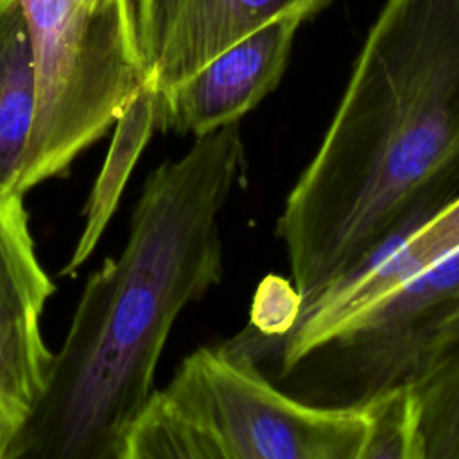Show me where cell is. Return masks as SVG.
Listing matches in <instances>:
<instances>
[{"mask_svg": "<svg viewBox=\"0 0 459 459\" xmlns=\"http://www.w3.org/2000/svg\"><path fill=\"white\" fill-rule=\"evenodd\" d=\"M22 2L36 74V117L18 183L25 194L65 176L115 126L145 84V70L131 0L93 7L74 0Z\"/></svg>", "mask_w": 459, "mask_h": 459, "instance_id": "cell-4", "label": "cell"}, {"mask_svg": "<svg viewBox=\"0 0 459 459\" xmlns=\"http://www.w3.org/2000/svg\"><path fill=\"white\" fill-rule=\"evenodd\" d=\"M301 296L294 283L281 276H265L253 296L249 328L262 337L280 339L287 335L301 314Z\"/></svg>", "mask_w": 459, "mask_h": 459, "instance_id": "cell-14", "label": "cell"}, {"mask_svg": "<svg viewBox=\"0 0 459 459\" xmlns=\"http://www.w3.org/2000/svg\"><path fill=\"white\" fill-rule=\"evenodd\" d=\"M459 199V0H387L276 222L301 308Z\"/></svg>", "mask_w": 459, "mask_h": 459, "instance_id": "cell-1", "label": "cell"}, {"mask_svg": "<svg viewBox=\"0 0 459 459\" xmlns=\"http://www.w3.org/2000/svg\"><path fill=\"white\" fill-rule=\"evenodd\" d=\"M362 411L368 436L360 459H425L421 407L409 384L385 391Z\"/></svg>", "mask_w": 459, "mask_h": 459, "instance_id": "cell-13", "label": "cell"}, {"mask_svg": "<svg viewBox=\"0 0 459 459\" xmlns=\"http://www.w3.org/2000/svg\"><path fill=\"white\" fill-rule=\"evenodd\" d=\"M242 176L238 122L152 170L122 253L84 283L9 459H122L174 321L222 278L219 212Z\"/></svg>", "mask_w": 459, "mask_h": 459, "instance_id": "cell-2", "label": "cell"}, {"mask_svg": "<svg viewBox=\"0 0 459 459\" xmlns=\"http://www.w3.org/2000/svg\"><path fill=\"white\" fill-rule=\"evenodd\" d=\"M36 117V74L22 0H0V194L18 192Z\"/></svg>", "mask_w": 459, "mask_h": 459, "instance_id": "cell-10", "label": "cell"}, {"mask_svg": "<svg viewBox=\"0 0 459 459\" xmlns=\"http://www.w3.org/2000/svg\"><path fill=\"white\" fill-rule=\"evenodd\" d=\"M411 387L427 445L441 457L459 459V298L425 339Z\"/></svg>", "mask_w": 459, "mask_h": 459, "instance_id": "cell-12", "label": "cell"}, {"mask_svg": "<svg viewBox=\"0 0 459 459\" xmlns=\"http://www.w3.org/2000/svg\"><path fill=\"white\" fill-rule=\"evenodd\" d=\"M29 409L0 394V459H9L11 448L18 439Z\"/></svg>", "mask_w": 459, "mask_h": 459, "instance_id": "cell-15", "label": "cell"}, {"mask_svg": "<svg viewBox=\"0 0 459 459\" xmlns=\"http://www.w3.org/2000/svg\"><path fill=\"white\" fill-rule=\"evenodd\" d=\"M330 0H134L145 82L161 93L195 74L262 25L289 14L308 18Z\"/></svg>", "mask_w": 459, "mask_h": 459, "instance_id": "cell-6", "label": "cell"}, {"mask_svg": "<svg viewBox=\"0 0 459 459\" xmlns=\"http://www.w3.org/2000/svg\"><path fill=\"white\" fill-rule=\"evenodd\" d=\"M459 298V249L310 348L283 377L292 396L308 403L362 409L389 389L409 384L432 326Z\"/></svg>", "mask_w": 459, "mask_h": 459, "instance_id": "cell-5", "label": "cell"}, {"mask_svg": "<svg viewBox=\"0 0 459 459\" xmlns=\"http://www.w3.org/2000/svg\"><path fill=\"white\" fill-rule=\"evenodd\" d=\"M156 129V91L145 82L115 122L113 138L84 208L82 233L61 274L74 276L97 247L126 183Z\"/></svg>", "mask_w": 459, "mask_h": 459, "instance_id": "cell-11", "label": "cell"}, {"mask_svg": "<svg viewBox=\"0 0 459 459\" xmlns=\"http://www.w3.org/2000/svg\"><path fill=\"white\" fill-rule=\"evenodd\" d=\"M54 289L36 253L23 194H0V394L29 411L45 389L54 355L41 335Z\"/></svg>", "mask_w": 459, "mask_h": 459, "instance_id": "cell-8", "label": "cell"}, {"mask_svg": "<svg viewBox=\"0 0 459 459\" xmlns=\"http://www.w3.org/2000/svg\"><path fill=\"white\" fill-rule=\"evenodd\" d=\"M457 249L459 199L405 237L393 240L360 271L325 289L301 308L298 323L287 335L280 339L258 337V346L274 348L280 373H285L342 323L368 310Z\"/></svg>", "mask_w": 459, "mask_h": 459, "instance_id": "cell-9", "label": "cell"}, {"mask_svg": "<svg viewBox=\"0 0 459 459\" xmlns=\"http://www.w3.org/2000/svg\"><path fill=\"white\" fill-rule=\"evenodd\" d=\"M366 436L362 409L299 400L228 342L195 350L152 391L122 459H360Z\"/></svg>", "mask_w": 459, "mask_h": 459, "instance_id": "cell-3", "label": "cell"}, {"mask_svg": "<svg viewBox=\"0 0 459 459\" xmlns=\"http://www.w3.org/2000/svg\"><path fill=\"white\" fill-rule=\"evenodd\" d=\"M307 18L303 13L283 14L156 93V129L197 138L238 122L280 82L294 34Z\"/></svg>", "mask_w": 459, "mask_h": 459, "instance_id": "cell-7", "label": "cell"}]
</instances>
